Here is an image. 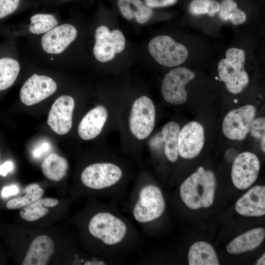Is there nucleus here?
I'll use <instances>...</instances> for the list:
<instances>
[{"label":"nucleus","instance_id":"nucleus-1","mask_svg":"<svg viewBox=\"0 0 265 265\" xmlns=\"http://www.w3.org/2000/svg\"><path fill=\"white\" fill-rule=\"evenodd\" d=\"M216 184L213 172L199 167L181 185L180 197L191 209L210 207L213 202Z\"/></svg>","mask_w":265,"mask_h":265},{"label":"nucleus","instance_id":"nucleus-2","mask_svg":"<svg viewBox=\"0 0 265 265\" xmlns=\"http://www.w3.org/2000/svg\"><path fill=\"white\" fill-rule=\"evenodd\" d=\"M225 57L218 64L219 76L229 92L240 93L249 82V76L244 68L245 53L241 49L231 48L227 50Z\"/></svg>","mask_w":265,"mask_h":265},{"label":"nucleus","instance_id":"nucleus-3","mask_svg":"<svg viewBox=\"0 0 265 265\" xmlns=\"http://www.w3.org/2000/svg\"><path fill=\"white\" fill-rule=\"evenodd\" d=\"M91 235L107 245H116L123 239L127 227L124 222L108 212H100L94 215L88 224Z\"/></svg>","mask_w":265,"mask_h":265},{"label":"nucleus","instance_id":"nucleus-4","mask_svg":"<svg viewBox=\"0 0 265 265\" xmlns=\"http://www.w3.org/2000/svg\"><path fill=\"white\" fill-rule=\"evenodd\" d=\"M148 50L159 64L168 67L183 64L188 54L185 46L167 35H159L152 39L148 44Z\"/></svg>","mask_w":265,"mask_h":265},{"label":"nucleus","instance_id":"nucleus-5","mask_svg":"<svg viewBox=\"0 0 265 265\" xmlns=\"http://www.w3.org/2000/svg\"><path fill=\"white\" fill-rule=\"evenodd\" d=\"M165 207L164 199L160 188L154 185H147L140 190L133 209L135 219L147 223L159 218Z\"/></svg>","mask_w":265,"mask_h":265},{"label":"nucleus","instance_id":"nucleus-6","mask_svg":"<svg viewBox=\"0 0 265 265\" xmlns=\"http://www.w3.org/2000/svg\"><path fill=\"white\" fill-rule=\"evenodd\" d=\"M156 118L155 106L146 96L135 100L129 117V127L132 133L138 139L146 138L153 130Z\"/></svg>","mask_w":265,"mask_h":265},{"label":"nucleus","instance_id":"nucleus-7","mask_svg":"<svg viewBox=\"0 0 265 265\" xmlns=\"http://www.w3.org/2000/svg\"><path fill=\"white\" fill-rule=\"evenodd\" d=\"M195 78V74L189 69L182 67L170 70L165 76L161 84V93L168 103L178 105L187 100L185 86Z\"/></svg>","mask_w":265,"mask_h":265},{"label":"nucleus","instance_id":"nucleus-8","mask_svg":"<svg viewBox=\"0 0 265 265\" xmlns=\"http://www.w3.org/2000/svg\"><path fill=\"white\" fill-rule=\"evenodd\" d=\"M122 176L117 165L109 162L96 163L87 166L82 172L80 179L87 187L101 189L113 186Z\"/></svg>","mask_w":265,"mask_h":265},{"label":"nucleus","instance_id":"nucleus-9","mask_svg":"<svg viewBox=\"0 0 265 265\" xmlns=\"http://www.w3.org/2000/svg\"><path fill=\"white\" fill-rule=\"evenodd\" d=\"M256 112V107L251 105H246L229 111L225 116L222 124L225 136L232 140H243L250 132Z\"/></svg>","mask_w":265,"mask_h":265},{"label":"nucleus","instance_id":"nucleus-10","mask_svg":"<svg viewBox=\"0 0 265 265\" xmlns=\"http://www.w3.org/2000/svg\"><path fill=\"white\" fill-rule=\"evenodd\" d=\"M95 43L93 53L99 61L106 62L115 57L116 53H121L125 47V38L120 30L110 31L107 27H98L95 33Z\"/></svg>","mask_w":265,"mask_h":265},{"label":"nucleus","instance_id":"nucleus-11","mask_svg":"<svg viewBox=\"0 0 265 265\" xmlns=\"http://www.w3.org/2000/svg\"><path fill=\"white\" fill-rule=\"evenodd\" d=\"M260 169L259 159L254 153L244 152L238 155L231 170L234 185L239 189L249 188L257 180Z\"/></svg>","mask_w":265,"mask_h":265},{"label":"nucleus","instance_id":"nucleus-12","mask_svg":"<svg viewBox=\"0 0 265 265\" xmlns=\"http://www.w3.org/2000/svg\"><path fill=\"white\" fill-rule=\"evenodd\" d=\"M57 85L51 78L34 74L25 82L21 88L22 102L29 106L37 104L53 94Z\"/></svg>","mask_w":265,"mask_h":265},{"label":"nucleus","instance_id":"nucleus-13","mask_svg":"<svg viewBox=\"0 0 265 265\" xmlns=\"http://www.w3.org/2000/svg\"><path fill=\"white\" fill-rule=\"evenodd\" d=\"M75 101L69 95L59 96L52 106L47 123L51 129L59 135L67 133L72 126Z\"/></svg>","mask_w":265,"mask_h":265},{"label":"nucleus","instance_id":"nucleus-14","mask_svg":"<svg viewBox=\"0 0 265 265\" xmlns=\"http://www.w3.org/2000/svg\"><path fill=\"white\" fill-rule=\"evenodd\" d=\"M204 142L203 127L197 122H190L180 131L178 137L179 155L186 159L194 158L201 152Z\"/></svg>","mask_w":265,"mask_h":265},{"label":"nucleus","instance_id":"nucleus-15","mask_svg":"<svg viewBox=\"0 0 265 265\" xmlns=\"http://www.w3.org/2000/svg\"><path fill=\"white\" fill-rule=\"evenodd\" d=\"M77 36V30L71 25L63 24L56 26L42 36V47L47 53L59 54L75 40Z\"/></svg>","mask_w":265,"mask_h":265},{"label":"nucleus","instance_id":"nucleus-16","mask_svg":"<svg viewBox=\"0 0 265 265\" xmlns=\"http://www.w3.org/2000/svg\"><path fill=\"white\" fill-rule=\"evenodd\" d=\"M235 210L246 216H261L265 214V187L256 186L236 202Z\"/></svg>","mask_w":265,"mask_h":265},{"label":"nucleus","instance_id":"nucleus-17","mask_svg":"<svg viewBox=\"0 0 265 265\" xmlns=\"http://www.w3.org/2000/svg\"><path fill=\"white\" fill-rule=\"evenodd\" d=\"M108 117L106 107L99 105L88 111L81 120L78 129L80 137L88 140L97 137L101 132Z\"/></svg>","mask_w":265,"mask_h":265},{"label":"nucleus","instance_id":"nucleus-18","mask_svg":"<svg viewBox=\"0 0 265 265\" xmlns=\"http://www.w3.org/2000/svg\"><path fill=\"white\" fill-rule=\"evenodd\" d=\"M54 251V243L46 235H40L31 243L22 262L23 265H47Z\"/></svg>","mask_w":265,"mask_h":265},{"label":"nucleus","instance_id":"nucleus-19","mask_svg":"<svg viewBox=\"0 0 265 265\" xmlns=\"http://www.w3.org/2000/svg\"><path fill=\"white\" fill-rule=\"evenodd\" d=\"M265 237V230L258 227L249 230L237 237L228 243L227 252L232 254H238L253 250L257 248Z\"/></svg>","mask_w":265,"mask_h":265},{"label":"nucleus","instance_id":"nucleus-20","mask_svg":"<svg viewBox=\"0 0 265 265\" xmlns=\"http://www.w3.org/2000/svg\"><path fill=\"white\" fill-rule=\"evenodd\" d=\"M116 6L121 14L127 20L135 19L143 24L152 17L154 11L142 0H116Z\"/></svg>","mask_w":265,"mask_h":265},{"label":"nucleus","instance_id":"nucleus-21","mask_svg":"<svg viewBox=\"0 0 265 265\" xmlns=\"http://www.w3.org/2000/svg\"><path fill=\"white\" fill-rule=\"evenodd\" d=\"M189 265H218L216 252L211 244L203 241L193 243L188 253Z\"/></svg>","mask_w":265,"mask_h":265},{"label":"nucleus","instance_id":"nucleus-22","mask_svg":"<svg viewBox=\"0 0 265 265\" xmlns=\"http://www.w3.org/2000/svg\"><path fill=\"white\" fill-rule=\"evenodd\" d=\"M68 169L67 160L55 153L48 155L41 163V169L44 176L55 182L59 181L64 177Z\"/></svg>","mask_w":265,"mask_h":265},{"label":"nucleus","instance_id":"nucleus-23","mask_svg":"<svg viewBox=\"0 0 265 265\" xmlns=\"http://www.w3.org/2000/svg\"><path fill=\"white\" fill-rule=\"evenodd\" d=\"M180 131L179 125L173 121L166 123L162 129L163 142H165V155L171 162L176 161L178 158V137Z\"/></svg>","mask_w":265,"mask_h":265},{"label":"nucleus","instance_id":"nucleus-24","mask_svg":"<svg viewBox=\"0 0 265 265\" xmlns=\"http://www.w3.org/2000/svg\"><path fill=\"white\" fill-rule=\"evenodd\" d=\"M58 204V200L55 198H40L23 208L20 212V216L27 221H36L49 212L48 208L54 207Z\"/></svg>","mask_w":265,"mask_h":265},{"label":"nucleus","instance_id":"nucleus-25","mask_svg":"<svg viewBox=\"0 0 265 265\" xmlns=\"http://www.w3.org/2000/svg\"><path fill=\"white\" fill-rule=\"evenodd\" d=\"M20 70V64L16 59L8 56L0 57V91L12 85Z\"/></svg>","mask_w":265,"mask_h":265},{"label":"nucleus","instance_id":"nucleus-26","mask_svg":"<svg viewBox=\"0 0 265 265\" xmlns=\"http://www.w3.org/2000/svg\"><path fill=\"white\" fill-rule=\"evenodd\" d=\"M26 194L8 201L6 204L7 209L10 210L23 208L41 198L44 190L38 184H32L24 189Z\"/></svg>","mask_w":265,"mask_h":265},{"label":"nucleus","instance_id":"nucleus-27","mask_svg":"<svg viewBox=\"0 0 265 265\" xmlns=\"http://www.w3.org/2000/svg\"><path fill=\"white\" fill-rule=\"evenodd\" d=\"M220 5L219 16L223 21H230L233 24L238 25L246 20L245 13L238 7L234 0H222Z\"/></svg>","mask_w":265,"mask_h":265},{"label":"nucleus","instance_id":"nucleus-28","mask_svg":"<svg viewBox=\"0 0 265 265\" xmlns=\"http://www.w3.org/2000/svg\"><path fill=\"white\" fill-rule=\"evenodd\" d=\"M29 31L35 34L46 33L55 27L58 22L55 17L49 14H37L31 17Z\"/></svg>","mask_w":265,"mask_h":265},{"label":"nucleus","instance_id":"nucleus-29","mask_svg":"<svg viewBox=\"0 0 265 265\" xmlns=\"http://www.w3.org/2000/svg\"><path fill=\"white\" fill-rule=\"evenodd\" d=\"M220 3L216 0H193L189 11L193 15L208 14L213 16L220 9Z\"/></svg>","mask_w":265,"mask_h":265},{"label":"nucleus","instance_id":"nucleus-30","mask_svg":"<svg viewBox=\"0 0 265 265\" xmlns=\"http://www.w3.org/2000/svg\"><path fill=\"white\" fill-rule=\"evenodd\" d=\"M19 3L20 0H0V19L15 11Z\"/></svg>","mask_w":265,"mask_h":265},{"label":"nucleus","instance_id":"nucleus-31","mask_svg":"<svg viewBox=\"0 0 265 265\" xmlns=\"http://www.w3.org/2000/svg\"><path fill=\"white\" fill-rule=\"evenodd\" d=\"M265 119L261 117L254 119L250 127L251 135L255 138L259 139L265 136Z\"/></svg>","mask_w":265,"mask_h":265},{"label":"nucleus","instance_id":"nucleus-32","mask_svg":"<svg viewBox=\"0 0 265 265\" xmlns=\"http://www.w3.org/2000/svg\"><path fill=\"white\" fill-rule=\"evenodd\" d=\"M19 188L16 185H11L4 187L1 191V195L4 197L14 195L18 193Z\"/></svg>","mask_w":265,"mask_h":265},{"label":"nucleus","instance_id":"nucleus-33","mask_svg":"<svg viewBox=\"0 0 265 265\" xmlns=\"http://www.w3.org/2000/svg\"><path fill=\"white\" fill-rule=\"evenodd\" d=\"M13 168V163L12 161H7L0 166V175L5 177Z\"/></svg>","mask_w":265,"mask_h":265},{"label":"nucleus","instance_id":"nucleus-34","mask_svg":"<svg viewBox=\"0 0 265 265\" xmlns=\"http://www.w3.org/2000/svg\"><path fill=\"white\" fill-rule=\"evenodd\" d=\"M50 148V144L47 142H44L34 150L33 155L34 157H39L44 153L47 152Z\"/></svg>","mask_w":265,"mask_h":265},{"label":"nucleus","instance_id":"nucleus-35","mask_svg":"<svg viewBox=\"0 0 265 265\" xmlns=\"http://www.w3.org/2000/svg\"><path fill=\"white\" fill-rule=\"evenodd\" d=\"M236 150L233 148L229 149L225 153V158L227 161L232 162L238 156Z\"/></svg>","mask_w":265,"mask_h":265},{"label":"nucleus","instance_id":"nucleus-36","mask_svg":"<svg viewBox=\"0 0 265 265\" xmlns=\"http://www.w3.org/2000/svg\"><path fill=\"white\" fill-rule=\"evenodd\" d=\"M156 142L159 143L163 142V136L162 132H159L156 134L155 137Z\"/></svg>","mask_w":265,"mask_h":265},{"label":"nucleus","instance_id":"nucleus-37","mask_svg":"<svg viewBox=\"0 0 265 265\" xmlns=\"http://www.w3.org/2000/svg\"><path fill=\"white\" fill-rule=\"evenodd\" d=\"M265 254H264L262 257L258 259V260L257 262L256 265H265Z\"/></svg>","mask_w":265,"mask_h":265},{"label":"nucleus","instance_id":"nucleus-38","mask_svg":"<svg viewBox=\"0 0 265 265\" xmlns=\"http://www.w3.org/2000/svg\"><path fill=\"white\" fill-rule=\"evenodd\" d=\"M265 136L263 137L261 139V148L262 151L265 152Z\"/></svg>","mask_w":265,"mask_h":265}]
</instances>
